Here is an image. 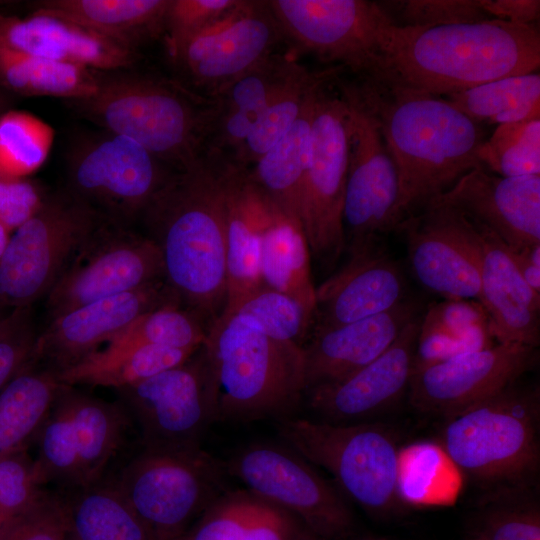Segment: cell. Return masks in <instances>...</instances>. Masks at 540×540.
<instances>
[{
    "label": "cell",
    "mask_w": 540,
    "mask_h": 540,
    "mask_svg": "<svg viewBox=\"0 0 540 540\" xmlns=\"http://www.w3.org/2000/svg\"><path fill=\"white\" fill-rule=\"evenodd\" d=\"M160 250L164 282L207 328L226 299V227L219 157L203 154L175 171L144 213Z\"/></svg>",
    "instance_id": "cell-1"
},
{
    "label": "cell",
    "mask_w": 540,
    "mask_h": 540,
    "mask_svg": "<svg viewBox=\"0 0 540 540\" xmlns=\"http://www.w3.org/2000/svg\"><path fill=\"white\" fill-rule=\"evenodd\" d=\"M350 85L376 118L396 165L402 221L469 171L483 168L481 125L446 99L370 79Z\"/></svg>",
    "instance_id": "cell-2"
},
{
    "label": "cell",
    "mask_w": 540,
    "mask_h": 540,
    "mask_svg": "<svg viewBox=\"0 0 540 540\" xmlns=\"http://www.w3.org/2000/svg\"><path fill=\"white\" fill-rule=\"evenodd\" d=\"M539 65L540 35L534 25L497 19L431 28L392 24L375 81L446 96L531 73Z\"/></svg>",
    "instance_id": "cell-3"
},
{
    "label": "cell",
    "mask_w": 540,
    "mask_h": 540,
    "mask_svg": "<svg viewBox=\"0 0 540 540\" xmlns=\"http://www.w3.org/2000/svg\"><path fill=\"white\" fill-rule=\"evenodd\" d=\"M71 103L83 117L135 141L176 171L204 154L212 101L179 82L147 74H98L95 94Z\"/></svg>",
    "instance_id": "cell-4"
},
{
    "label": "cell",
    "mask_w": 540,
    "mask_h": 540,
    "mask_svg": "<svg viewBox=\"0 0 540 540\" xmlns=\"http://www.w3.org/2000/svg\"><path fill=\"white\" fill-rule=\"evenodd\" d=\"M203 347L217 387L218 422L296 416L305 393L302 347L273 339L249 317L218 318Z\"/></svg>",
    "instance_id": "cell-5"
},
{
    "label": "cell",
    "mask_w": 540,
    "mask_h": 540,
    "mask_svg": "<svg viewBox=\"0 0 540 540\" xmlns=\"http://www.w3.org/2000/svg\"><path fill=\"white\" fill-rule=\"evenodd\" d=\"M539 389L519 381L447 419L440 446L454 468L500 492L525 490L539 470Z\"/></svg>",
    "instance_id": "cell-6"
},
{
    "label": "cell",
    "mask_w": 540,
    "mask_h": 540,
    "mask_svg": "<svg viewBox=\"0 0 540 540\" xmlns=\"http://www.w3.org/2000/svg\"><path fill=\"white\" fill-rule=\"evenodd\" d=\"M228 477L224 461L202 448L139 447L107 480L155 540H181L205 510L230 490Z\"/></svg>",
    "instance_id": "cell-7"
},
{
    "label": "cell",
    "mask_w": 540,
    "mask_h": 540,
    "mask_svg": "<svg viewBox=\"0 0 540 540\" xmlns=\"http://www.w3.org/2000/svg\"><path fill=\"white\" fill-rule=\"evenodd\" d=\"M282 443L332 475L337 488L374 516L391 513L400 447L388 426L373 421L333 424L304 417L277 422Z\"/></svg>",
    "instance_id": "cell-8"
},
{
    "label": "cell",
    "mask_w": 540,
    "mask_h": 540,
    "mask_svg": "<svg viewBox=\"0 0 540 540\" xmlns=\"http://www.w3.org/2000/svg\"><path fill=\"white\" fill-rule=\"evenodd\" d=\"M101 224V216L67 190L48 194L0 258V306L29 307L48 295Z\"/></svg>",
    "instance_id": "cell-9"
},
{
    "label": "cell",
    "mask_w": 540,
    "mask_h": 540,
    "mask_svg": "<svg viewBox=\"0 0 540 540\" xmlns=\"http://www.w3.org/2000/svg\"><path fill=\"white\" fill-rule=\"evenodd\" d=\"M116 391L138 429L141 448H202L208 429L218 422L217 387L203 345L185 363Z\"/></svg>",
    "instance_id": "cell-10"
},
{
    "label": "cell",
    "mask_w": 540,
    "mask_h": 540,
    "mask_svg": "<svg viewBox=\"0 0 540 540\" xmlns=\"http://www.w3.org/2000/svg\"><path fill=\"white\" fill-rule=\"evenodd\" d=\"M224 463L230 477L297 517L320 540L351 537L355 521L342 492L284 443H251Z\"/></svg>",
    "instance_id": "cell-11"
},
{
    "label": "cell",
    "mask_w": 540,
    "mask_h": 540,
    "mask_svg": "<svg viewBox=\"0 0 540 540\" xmlns=\"http://www.w3.org/2000/svg\"><path fill=\"white\" fill-rule=\"evenodd\" d=\"M66 159L67 191L115 224L142 216L176 171L135 141L107 131L75 140Z\"/></svg>",
    "instance_id": "cell-12"
},
{
    "label": "cell",
    "mask_w": 540,
    "mask_h": 540,
    "mask_svg": "<svg viewBox=\"0 0 540 540\" xmlns=\"http://www.w3.org/2000/svg\"><path fill=\"white\" fill-rule=\"evenodd\" d=\"M347 103L348 171L343 208L350 254L376 247L402 222L400 182L374 115L350 83L336 81Z\"/></svg>",
    "instance_id": "cell-13"
},
{
    "label": "cell",
    "mask_w": 540,
    "mask_h": 540,
    "mask_svg": "<svg viewBox=\"0 0 540 540\" xmlns=\"http://www.w3.org/2000/svg\"><path fill=\"white\" fill-rule=\"evenodd\" d=\"M284 41L378 80L387 32L393 24L375 1L268 0Z\"/></svg>",
    "instance_id": "cell-14"
},
{
    "label": "cell",
    "mask_w": 540,
    "mask_h": 540,
    "mask_svg": "<svg viewBox=\"0 0 540 540\" xmlns=\"http://www.w3.org/2000/svg\"><path fill=\"white\" fill-rule=\"evenodd\" d=\"M328 81L314 108L302 195V227L310 253L334 265L346 249L343 208L348 171L347 103Z\"/></svg>",
    "instance_id": "cell-15"
},
{
    "label": "cell",
    "mask_w": 540,
    "mask_h": 540,
    "mask_svg": "<svg viewBox=\"0 0 540 540\" xmlns=\"http://www.w3.org/2000/svg\"><path fill=\"white\" fill-rule=\"evenodd\" d=\"M164 281L160 250L148 236L102 223L47 295L50 320L107 297Z\"/></svg>",
    "instance_id": "cell-16"
},
{
    "label": "cell",
    "mask_w": 540,
    "mask_h": 540,
    "mask_svg": "<svg viewBox=\"0 0 540 540\" xmlns=\"http://www.w3.org/2000/svg\"><path fill=\"white\" fill-rule=\"evenodd\" d=\"M284 41L268 0H237L173 57L189 89L211 99L240 75L277 52Z\"/></svg>",
    "instance_id": "cell-17"
},
{
    "label": "cell",
    "mask_w": 540,
    "mask_h": 540,
    "mask_svg": "<svg viewBox=\"0 0 540 540\" xmlns=\"http://www.w3.org/2000/svg\"><path fill=\"white\" fill-rule=\"evenodd\" d=\"M419 283L445 299L480 298V231L445 205L428 204L398 226Z\"/></svg>",
    "instance_id": "cell-18"
},
{
    "label": "cell",
    "mask_w": 540,
    "mask_h": 540,
    "mask_svg": "<svg viewBox=\"0 0 540 540\" xmlns=\"http://www.w3.org/2000/svg\"><path fill=\"white\" fill-rule=\"evenodd\" d=\"M538 357V348L519 343H496L459 355L414 372L410 404L448 419L518 382Z\"/></svg>",
    "instance_id": "cell-19"
},
{
    "label": "cell",
    "mask_w": 540,
    "mask_h": 540,
    "mask_svg": "<svg viewBox=\"0 0 540 540\" xmlns=\"http://www.w3.org/2000/svg\"><path fill=\"white\" fill-rule=\"evenodd\" d=\"M421 319L422 315L415 317L368 365L342 380L307 390L304 399L311 419L333 424L371 421L395 404L408 392Z\"/></svg>",
    "instance_id": "cell-20"
},
{
    "label": "cell",
    "mask_w": 540,
    "mask_h": 540,
    "mask_svg": "<svg viewBox=\"0 0 540 540\" xmlns=\"http://www.w3.org/2000/svg\"><path fill=\"white\" fill-rule=\"evenodd\" d=\"M172 302L180 303L159 281L70 310L38 333L33 361L58 373L97 352L143 313Z\"/></svg>",
    "instance_id": "cell-21"
},
{
    "label": "cell",
    "mask_w": 540,
    "mask_h": 540,
    "mask_svg": "<svg viewBox=\"0 0 540 540\" xmlns=\"http://www.w3.org/2000/svg\"><path fill=\"white\" fill-rule=\"evenodd\" d=\"M428 204L454 208L512 251L540 243V175L501 177L476 168Z\"/></svg>",
    "instance_id": "cell-22"
},
{
    "label": "cell",
    "mask_w": 540,
    "mask_h": 540,
    "mask_svg": "<svg viewBox=\"0 0 540 540\" xmlns=\"http://www.w3.org/2000/svg\"><path fill=\"white\" fill-rule=\"evenodd\" d=\"M218 157L226 227V299L220 317H228L265 286L260 275V244L275 206L254 183L248 167Z\"/></svg>",
    "instance_id": "cell-23"
},
{
    "label": "cell",
    "mask_w": 540,
    "mask_h": 540,
    "mask_svg": "<svg viewBox=\"0 0 540 540\" xmlns=\"http://www.w3.org/2000/svg\"><path fill=\"white\" fill-rule=\"evenodd\" d=\"M406 299L403 272L381 244L350 254L342 269L316 289L314 331L386 312Z\"/></svg>",
    "instance_id": "cell-24"
},
{
    "label": "cell",
    "mask_w": 540,
    "mask_h": 540,
    "mask_svg": "<svg viewBox=\"0 0 540 540\" xmlns=\"http://www.w3.org/2000/svg\"><path fill=\"white\" fill-rule=\"evenodd\" d=\"M0 50L95 71L127 69L137 59L135 51L78 23L39 10L27 17L0 13Z\"/></svg>",
    "instance_id": "cell-25"
},
{
    "label": "cell",
    "mask_w": 540,
    "mask_h": 540,
    "mask_svg": "<svg viewBox=\"0 0 540 540\" xmlns=\"http://www.w3.org/2000/svg\"><path fill=\"white\" fill-rule=\"evenodd\" d=\"M418 315L415 301L335 328L314 331L302 345L305 392L358 371L385 352ZM305 394V393H304Z\"/></svg>",
    "instance_id": "cell-26"
},
{
    "label": "cell",
    "mask_w": 540,
    "mask_h": 540,
    "mask_svg": "<svg viewBox=\"0 0 540 540\" xmlns=\"http://www.w3.org/2000/svg\"><path fill=\"white\" fill-rule=\"evenodd\" d=\"M476 224V223H475ZM479 302L485 308L497 343H540V294L521 277L510 249L494 234L479 226Z\"/></svg>",
    "instance_id": "cell-27"
},
{
    "label": "cell",
    "mask_w": 540,
    "mask_h": 540,
    "mask_svg": "<svg viewBox=\"0 0 540 540\" xmlns=\"http://www.w3.org/2000/svg\"><path fill=\"white\" fill-rule=\"evenodd\" d=\"M299 65L275 52L215 94L204 154L232 158Z\"/></svg>",
    "instance_id": "cell-28"
},
{
    "label": "cell",
    "mask_w": 540,
    "mask_h": 540,
    "mask_svg": "<svg viewBox=\"0 0 540 540\" xmlns=\"http://www.w3.org/2000/svg\"><path fill=\"white\" fill-rule=\"evenodd\" d=\"M59 394L70 418L78 471L76 490L92 487L111 474L126 448L132 421L118 401L107 402L64 384Z\"/></svg>",
    "instance_id": "cell-29"
},
{
    "label": "cell",
    "mask_w": 540,
    "mask_h": 540,
    "mask_svg": "<svg viewBox=\"0 0 540 540\" xmlns=\"http://www.w3.org/2000/svg\"><path fill=\"white\" fill-rule=\"evenodd\" d=\"M169 0H47L41 12L93 30L132 51L164 33Z\"/></svg>",
    "instance_id": "cell-30"
},
{
    "label": "cell",
    "mask_w": 540,
    "mask_h": 540,
    "mask_svg": "<svg viewBox=\"0 0 540 540\" xmlns=\"http://www.w3.org/2000/svg\"><path fill=\"white\" fill-rule=\"evenodd\" d=\"M326 83L310 99L290 130L248 167L258 188L286 218L302 229V195L314 108L317 95Z\"/></svg>",
    "instance_id": "cell-31"
},
{
    "label": "cell",
    "mask_w": 540,
    "mask_h": 540,
    "mask_svg": "<svg viewBox=\"0 0 540 540\" xmlns=\"http://www.w3.org/2000/svg\"><path fill=\"white\" fill-rule=\"evenodd\" d=\"M310 256L303 229L274 207L261 236V279L265 286L297 300L314 316L316 288Z\"/></svg>",
    "instance_id": "cell-32"
},
{
    "label": "cell",
    "mask_w": 540,
    "mask_h": 540,
    "mask_svg": "<svg viewBox=\"0 0 540 540\" xmlns=\"http://www.w3.org/2000/svg\"><path fill=\"white\" fill-rule=\"evenodd\" d=\"M57 372L32 361L0 392V452L35 443L61 387Z\"/></svg>",
    "instance_id": "cell-33"
},
{
    "label": "cell",
    "mask_w": 540,
    "mask_h": 540,
    "mask_svg": "<svg viewBox=\"0 0 540 540\" xmlns=\"http://www.w3.org/2000/svg\"><path fill=\"white\" fill-rule=\"evenodd\" d=\"M199 349L156 345L117 352L98 350L57 373L61 384L101 386L116 390L129 387L188 361Z\"/></svg>",
    "instance_id": "cell-34"
},
{
    "label": "cell",
    "mask_w": 540,
    "mask_h": 540,
    "mask_svg": "<svg viewBox=\"0 0 540 540\" xmlns=\"http://www.w3.org/2000/svg\"><path fill=\"white\" fill-rule=\"evenodd\" d=\"M75 540H155L138 515L106 479L89 488L62 492Z\"/></svg>",
    "instance_id": "cell-35"
},
{
    "label": "cell",
    "mask_w": 540,
    "mask_h": 540,
    "mask_svg": "<svg viewBox=\"0 0 540 540\" xmlns=\"http://www.w3.org/2000/svg\"><path fill=\"white\" fill-rule=\"evenodd\" d=\"M0 86L23 96L85 99L98 89V74L79 65L0 50Z\"/></svg>",
    "instance_id": "cell-36"
},
{
    "label": "cell",
    "mask_w": 540,
    "mask_h": 540,
    "mask_svg": "<svg viewBox=\"0 0 540 540\" xmlns=\"http://www.w3.org/2000/svg\"><path fill=\"white\" fill-rule=\"evenodd\" d=\"M477 123L507 124L540 118V75L531 72L492 80L446 95Z\"/></svg>",
    "instance_id": "cell-37"
},
{
    "label": "cell",
    "mask_w": 540,
    "mask_h": 540,
    "mask_svg": "<svg viewBox=\"0 0 540 540\" xmlns=\"http://www.w3.org/2000/svg\"><path fill=\"white\" fill-rule=\"evenodd\" d=\"M336 75L335 70L311 72L299 65L234 156L228 159L251 167L290 130L318 89Z\"/></svg>",
    "instance_id": "cell-38"
},
{
    "label": "cell",
    "mask_w": 540,
    "mask_h": 540,
    "mask_svg": "<svg viewBox=\"0 0 540 540\" xmlns=\"http://www.w3.org/2000/svg\"><path fill=\"white\" fill-rule=\"evenodd\" d=\"M456 469L440 444L419 442L400 449L396 492L414 506L448 503L456 492Z\"/></svg>",
    "instance_id": "cell-39"
},
{
    "label": "cell",
    "mask_w": 540,
    "mask_h": 540,
    "mask_svg": "<svg viewBox=\"0 0 540 540\" xmlns=\"http://www.w3.org/2000/svg\"><path fill=\"white\" fill-rule=\"evenodd\" d=\"M206 335L207 327L195 313L172 302L140 315L115 335L103 351L117 352L146 345L199 349Z\"/></svg>",
    "instance_id": "cell-40"
},
{
    "label": "cell",
    "mask_w": 540,
    "mask_h": 540,
    "mask_svg": "<svg viewBox=\"0 0 540 540\" xmlns=\"http://www.w3.org/2000/svg\"><path fill=\"white\" fill-rule=\"evenodd\" d=\"M54 129L39 117L21 110L0 115V177L28 178L46 162Z\"/></svg>",
    "instance_id": "cell-41"
},
{
    "label": "cell",
    "mask_w": 540,
    "mask_h": 540,
    "mask_svg": "<svg viewBox=\"0 0 540 540\" xmlns=\"http://www.w3.org/2000/svg\"><path fill=\"white\" fill-rule=\"evenodd\" d=\"M478 160L501 177L540 175V118L498 125L481 144Z\"/></svg>",
    "instance_id": "cell-42"
},
{
    "label": "cell",
    "mask_w": 540,
    "mask_h": 540,
    "mask_svg": "<svg viewBox=\"0 0 540 540\" xmlns=\"http://www.w3.org/2000/svg\"><path fill=\"white\" fill-rule=\"evenodd\" d=\"M234 314L251 318L267 336L302 347L313 320L297 300L267 286L249 296Z\"/></svg>",
    "instance_id": "cell-43"
},
{
    "label": "cell",
    "mask_w": 540,
    "mask_h": 540,
    "mask_svg": "<svg viewBox=\"0 0 540 540\" xmlns=\"http://www.w3.org/2000/svg\"><path fill=\"white\" fill-rule=\"evenodd\" d=\"M524 490L500 492L483 512L469 540H540V511L520 498Z\"/></svg>",
    "instance_id": "cell-44"
},
{
    "label": "cell",
    "mask_w": 540,
    "mask_h": 540,
    "mask_svg": "<svg viewBox=\"0 0 540 540\" xmlns=\"http://www.w3.org/2000/svg\"><path fill=\"white\" fill-rule=\"evenodd\" d=\"M378 3L397 27L431 28L492 19L482 9L480 0H401Z\"/></svg>",
    "instance_id": "cell-45"
},
{
    "label": "cell",
    "mask_w": 540,
    "mask_h": 540,
    "mask_svg": "<svg viewBox=\"0 0 540 540\" xmlns=\"http://www.w3.org/2000/svg\"><path fill=\"white\" fill-rule=\"evenodd\" d=\"M47 493L39 483L28 449L0 452V515H22Z\"/></svg>",
    "instance_id": "cell-46"
},
{
    "label": "cell",
    "mask_w": 540,
    "mask_h": 540,
    "mask_svg": "<svg viewBox=\"0 0 540 540\" xmlns=\"http://www.w3.org/2000/svg\"><path fill=\"white\" fill-rule=\"evenodd\" d=\"M237 0H169L164 35L171 57L195 35L219 19Z\"/></svg>",
    "instance_id": "cell-47"
},
{
    "label": "cell",
    "mask_w": 540,
    "mask_h": 540,
    "mask_svg": "<svg viewBox=\"0 0 540 540\" xmlns=\"http://www.w3.org/2000/svg\"><path fill=\"white\" fill-rule=\"evenodd\" d=\"M38 333L31 306L8 312L0 324V392L33 361Z\"/></svg>",
    "instance_id": "cell-48"
},
{
    "label": "cell",
    "mask_w": 540,
    "mask_h": 540,
    "mask_svg": "<svg viewBox=\"0 0 540 540\" xmlns=\"http://www.w3.org/2000/svg\"><path fill=\"white\" fill-rule=\"evenodd\" d=\"M306 529L297 517L257 496L231 528L228 540H298Z\"/></svg>",
    "instance_id": "cell-49"
},
{
    "label": "cell",
    "mask_w": 540,
    "mask_h": 540,
    "mask_svg": "<svg viewBox=\"0 0 540 540\" xmlns=\"http://www.w3.org/2000/svg\"><path fill=\"white\" fill-rule=\"evenodd\" d=\"M68 518L63 497L48 491L32 509L17 516L2 540H67Z\"/></svg>",
    "instance_id": "cell-50"
},
{
    "label": "cell",
    "mask_w": 540,
    "mask_h": 540,
    "mask_svg": "<svg viewBox=\"0 0 540 540\" xmlns=\"http://www.w3.org/2000/svg\"><path fill=\"white\" fill-rule=\"evenodd\" d=\"M421 326L457 337H467L485 329H492L485 308L474 299H445L430 304L422 315Z\"/></svg>",
    "instance_id": "cell-51"
},
{
    "label": "cell",
    "mask_w": 540,
    "mask_h": 540,
    "mask_svg": "<svg viewBox=\"0 0 540 540\" xmlns=\"http://www.w3.org/2000/svg\"><path fill=\"white\" fill-rule=\"evenodd\" d=\"M47 195L39 182L29 178L0 177V223L14 232L39 210Z\"/></svg>",
    "instance_id": "cell-52"
},
{
    "label": "cell",
    "mask_w": 540,
    "mask_h": 540,
    "mask_svg": "<svg viewBox=\"0 0 540 540\" xmlns=\"http://www.w3.org/2000/svg\"><path fill=\"white\" fill-rule=\"evenodd\" d=\"M492 19L521 25H534L540 15L539 0H480Z\"/></svg>",
    "instance_id": "cell-53"
},
{
    "label": "cell",
    "mask_w": 540,
    "mask_h": 540,
    "mask_svg": "<svg viewBox=\"0 0 540 540\" xmlns=\"http://www.w3.org/2000/svg\"><path fill=\"white\" fill-rule=\"evenodd\" d=\"M510 253L523 280L540 294V243Z\"/></svg>",
    "instance_id": "cell-54"
},
{
    "label": "cell",
    "mask_w": 540,
    "mask_h": 540,
    "mask_svg": "<svg viewBox=\"0 0 540 540\" xmlns=\"http://www.w3.org/2000/svg\"><path fill=\"white\" fill-rule=\"evenodd\" d=\"M11 232L0 223V258L9 242Z\"/></svg>",
    "instance_id": "cell-55"
},
{
    "label": "cell",
    "mask_w": 540,
    "mask_h": 540,
    "mask_svg": "<svg viewBox=\"0 0 540 540\" xmlns=\"http://www.w3.org/2000/svg\"><path fill=\"white\" fill-rule=\"evenodd\" d=\"M17 517V516H16ZM16 517H7L0 515V540L3 539L4 535L8 531L9 527L11 526L12 522Z\"/></svg>",
    "instance_id": "cell-56"
},
{
    "label": "cell",
    "mask_w": 540,
    "mask_h": 540,
    "mask_svg": "<svg viewBox=\"0 0 540 540\" xmlns=\"http://www.w3.org/2000/svg\"><path fill=\"white\" fill-rule=\"evenodd\" d=\"M298 540H320L315 534H313L309 529H306L305 532L301 535Z\"/></svg>",
    "instance_id": "cell-57"
},
{
    "label": "cell",
    "mask_w": 540,
    "mask_h": 540,
    "mask_svg": "<svg viewBox=\"0 0 540 540\" xmlns=\"http://www.w3.org/2000/svg\"><path fill=\"white\" fill-rule=\"evenodd\" d=\"M7 105V99L5 95L0 91V115L5 112V107Z\"/></svg>",
    "instance_id": "cell-58"
},
{
    "label": "cell",
    "mask_w": 540,
    "mask_h": 540,
    "mask_svg": "<svg viewBox=\"0 0 540 540\" xmlns=\"http://www.w3.org/2000/svg\"><path fill=\"white\" fill-rule=\"evenodd\" d=\"M9 311L10 310L0 306V324L3 321V319L6 317V315L8 314Z\"/></svg>",
    "instance_id": "cell-59"
},
{
    "label": "cell",
    "mask_w": 540,
    "mask_h": 540,
    "mask_svg": "<svg viewBox=\"0 0 540 540\" xmlns=\"http://www.w3.org/2000/svg\"><path fill=\"white\" fill-rule=\"evenodd\" d=\"M362 540H389V539H386V538H365V539H362Z\"/></svg>",
    "instance_id": "cell-60"
},
{
    "label": "cell",
    "mask_w": 540,
    "mask_h": 540,
    "mask_svg": "<svg viewBox=\"0 0 540 540\" xmlns=\"http://www.w3.org/2000/svg\"><path fill=\"white\" fill-rule=\"evenodd\" d=\"M67 540H75V539L69 534Z\"/></svg>",
    "instance_id": "cell-61"
}]
</instances>
